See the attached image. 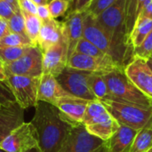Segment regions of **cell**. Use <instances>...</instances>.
Instances as JSON below:
<instances>
[{"mask_svg": "<svg viewBox=\"0 0 152 152\" xmlns=\"http://www.w3.org/2000/svg\"><path fill=\"white\" fill-rule=\"evenodd\" d=\"M35 127L42 152H58L74 126L51 103L39 101L30 121Z\"/></svg>", "mask_w": 152, "mask_h": 152, "instance_id": "obj_1", "label": "cell"}, {"mask_svg": "<svg viewBox=\"0 0 152 152\" xmlns=\"http://www.w3.org/2000/svg\"><path fill=\"white\" fill-rule=\"evenodd\" d=\"M83 37L93 43L124 69L134 58V50L123 48L115 44L97 22L96 18L87 11L84 20Z\"/></svg>", "mask_w": 152, "mask_h": 152, "instance_id": "obj_2", "label": "cell"}, {"mask_svg": "<svg viewBox=\"0 0 152 152\" xmlns=\"http://www.w3.org/2000/svg\"><path fill=\"white\" fill-rule=\"evenodd\" d=\"M103 77L111 96L110 101L152 108L151 99L146 96L130 81L125 70H115L104 74Z\"/></svg>", "mask_w": 152, "mask_h": 152, "instance_id": "obj_3", "label": "cell"}, {"mask_svg": "<svg viewBox=\"0 0 152 152\" xmlns=\"http://www.w3.org/2000/svg\"><path fill=\"white\" fill-rule=\"evenodd\" d=\"M126 0H118L95 18L97 22L115 44L123 48L134 51L126 37Z\"/></svg>", "mask_w": 152, "mask_h": 152, "instance_id": "obj_4", "label": "cell"}, {"mask_svg": "<svg viewBox=\"0 0 152 152\" xmlns=\"http://www.w3.org/2000/svg\"><path fill=\"white\" fill-rule=\"evenodd\" d=\"M102 102L120 125L137 131L142 129L152 118V108H144L114 101H102Z\"/></svg>", "mask_w": 152, "mask_h": 152, "instance_id": "obj_5", "label": "cell"}, {"mask_svg": "<svg viewBox=\"0 0 152 152\" xmlns=\"http://www.w3.org/2000/svg\"><path fill=\"white\" fill-rule=\"evenodd\" d=\"M5 152H42L37 133L33 125L23 123L14 129L1 143Z\"/></svg>", "mask_w": 152, "mask_h": 152, "instance_id": "obj_6", "label": "cell"}, {"mask_svg": "<svg viewBox=\"0 0 152 152\" xmlns=\"http://www.w3.org/2000/svg\"><path fill=\"white\" fill-rule=\"evenodd\" d=\"M5 81L13 94L16 102L22 109L26 110L37 105L40 77L7 75Z\"/></svg>", "mask_w": 152, "mask_h": 152, "instance_id": "obj_7", "label": "cell"}, {"mask_svg": "<svg viewBox=\"0 0 152 152\" xmlns=\"http://www.w3.org/2000/svg\"><path fill=\"white\" fill-rule=\"evenodd\" d=\"M91 73L66 67L56 78L63 89L72 96L86 101H94L96 98L93 94L88 84Z\"/></svg>", "mask_w": 152, "mask_h": 152, "instance_id": "obj_8", "label": "cell"}, {"mask_svg": "<svg viewBox=\"0 0 152 152\" xmlns=\"http://www.w3.org/2000/svg\"><path fill=\"white\" fill-rule=\"evenodd\" d=\"M5 75L40 77L43 74V53L38 46H31L20 59L4 64Z\"/></svg>", "mask_w": 152, "mask_h": 152, "instance_id": "obj_9", "label": "cell"}, {"mask_svg": "<svg viewBox=\"0 0 152 152\" xmlns=\"http://www.w3.org/2000/svg\"><path fill=\"white\" fill-rule=\"evenodd\" d=\"M107 142L91 134L81 123L74 126L58 152H94Z\"/></svg>", "mask_w": 152, "mask_h": 152, "instance_id": "obj_10", "label": "cell"}, {"mask_svg": "<svg viewBox=\"0 0 152 152\" xmlns=\"http://www.w3.org/2000/svg\"><path fill=\"white\" fill-rule=\"evenodd\" d=\"M67 67L102 75L115 70H125L110 59L92 57L77 52H74L69 57Z\"/></svg>", "mask_w": 152, "mask_h": 152, "instance_id": "obj_11", "label": "cell"}, {"mask_svg": "<svg viewBox=\"0 0 152 152\" xmlns=\"http://www.w3.org/2000/svg\"><path fill=\"white\" fill-rule=\"evenodd\" d=\"M125 73L141 92L152 100V70L146 60L134 57L125 68Z\"/></svg>", "mask_w": 152, "mask_h": 152, "instance_id": "obj_12", "label": "cell"}, {"mask_svg": "<svg viewBox=\"0 0 152 152\" xmlns=\"http://www.w3.org/2000/svg\"><path fill=\"white\" fill-rule=\"evenodd\" d=\"M68 45L65 38L43 52V74L57 77L68 65Z\"/></svg>", "mask_w": 152, "mask_h": 152, "instance_id": "obj_13", "label": "cell"}, {"mask_svg": "<svg viewBox=\"0 0 152 152\" xmlns=\"http://www.w3.org/2000/svg\"><path fill=\"white\" fill-rule=\"evenodd\" d=\"M86 11L68 13L63 23V35L68 45L69 57L75 52L78 41L83 37L84 20Z\"/></svg>", "mask_w": 152, "mask_h": 152, "instance_id": "obj_14", "label": "cell"}, {"mask_svg": "<svg viewBox=\"0 0 152 152\" xmlns=\"http://www.w3.org/2000/svg\"><path fill=\"white\" fill-rule=\"evenodd\" d=\"M24 123V109L17 102L0 107V145L19 126Z\"/></svg>", "mask_w": 152, "mask_h": 152, "instance_id": "obj_15", "label": "cell"}, {"mask_svg": "<svg viewBox=\"0 0 152 152\" xmlns=\"http://www.w3.org/2000/svg\"><path fill=\"white\" fill-rule=\"evenodd\" d=\"M89 102L91 101L69 96L61 99L54 104V106L58 108L61 116L67 121L76 126L83 123L86 110Z\"/></svg>", "mask_w": 152, "mask_h": 152, "instance_id": "obj_16", "label": "cell"}, {"mask_svg": "<svg viewBox=\"0 0 152 152\" xmlns=\"http://www.w3.org/2000/svg\"><path fill=\"white\" fill-rule=\"evenodd\" d=\"M72 96L60 85L57 78L49 74H42L38 86V102H45L54 105L62 98Z\"/></svg>", "mask_w": 152, "mask_h": 152, "instance_id": "obj_17", "label": "cell"}, {"mask_svg": "<svg viewBox=\"0 0 152 152\" xmlns=\"http://www.w3.org/2000/svg\"><path fill=\"white\" fill-rule=\"evenodd\" d=\"M63 38V23L52 18L43 21L38 36L37 46L43 53L61 42Z\"/></svg>", "mask_w": 152, "mask_h": 152, "instance_id": "obj_18", "label": "cell"}, {"mask_svg": "<svg viewBox=\"0 0 152 152\" xmlns=\"http://www.w3.org/2000/svg\"><path fill=\"white\" fill-rule=\"evenodd\" d=\"M85 126L91 134L102 139L104 142H108L118 129L119 123L109 111H107L103 115L94 118Z\"/></svg>", "mask_w": 152, "mask_h": 152, "instance_id": "obj_19", "label": "cell"}, {"mask_svg": "<svg viewBox=\"0 0 152 152\" xmlns=\"http://www.w3.org/2000/svg\"><path fill=\"white\" fill-rule=\"evenodd\" d=\"M137 130L120 125L116 133L107 142L108 152H129L137 134Z\"/></svg>", "mask_w": 152, "mask_h": 152, "instance_id": "obj_20", "label": "cell"}, {"mask_svg": "<svg viewBox=\"0 0 152 152\" xmlns=\"http://www.w3.org/2000/svg\"><path fill=\"white\" fill-rule=\"evenodd\" d=\"M152 30V20L138 17L134 28L129 36L128 42L130 45L135 49L140 46Z\"/></svg>", "mask_w": 152, "mask_h": 152, "instance_id": "obj_21", "label": "cell"}, {"mask_svg": "<svg viewBox=\"0 0 152 152\" xmlns=\"http://www.w3.org/2000/svg\"><path fill=\"white\" fill-rule=\"evenodd\" d=\"M152 149V118L140 130H138L129 152H148Z\"/></svg>", "mask_w": 152, "mask_h": 152, "instance_id": "obj_22", "label": "cell"}, {"mask_svg": "<svg viewBox=\"0 0 152 152\" xmlns=\"http://www.w3.org/2000/svg\"><path fill=\"white\" fill-rule=\"evenodd\" d=\"M89 87L97 100L110 101L111 96L102 74L91 73L88 78Z\"/></svg>", "mask_w": 152, "mask_h": 152, "instance_id": "obj_23", "label": "cell"}, {"mask_svg": "<svg viewBox=\"0 0 152 152\" xmlns=\"http://www.w3.org/2000/svg\"><path fill=\"white\" fill-rule=\"evenodd\" d=\"M150 0H126V32L127 39L140 15L144 4Z\"/></svg>", "mask_w": 152, "mask_h": 152, "instance_id": "obj_24", "label": "cell"}, {"mask_svg": "<svg viewBox=\"0 0 152 152\" xmlns=\"http://www.w3.org/2000/svg\"><path fill=\"white\" fill-rule=\"evenodd\" d=\"M21 12L23 13L24 20H25L26 35L30 39L32 44L35 46H37L38 36H39V32H40L43 21L40 20V18L37 14H33V13H30L22 10Z\"/></svg>", "mask_w": 152, "mask_h": 152, "instance_id": "obj_25", "label": "cell"}, {"mask_svg": "<svg viewBox=\"0 0 152 152\" xmlns=\"http://www.w3.org/2000/svg\"><path fill=\"white\" fill-rule=\"evenodd\" d=\"M31 46H2L0 45V61L4 64L11 63L23 56Z\"/></svg>", "mask_w": 152, "mask_h": 152, "instance_id": "obj_26", "label": "cell"}, {"mask_svg": "<svg viewBox=\"0 0 152 152\" xmlns=\"http://www.w3.org/2000/svg\"><path fill=\"white\" fill-rule=\"evenodd\" d=\"M75 52H77V53H80L83 54H86V55H89L92 57H96V58H101V59H110L111 60L110 57H109L107 54H105L102 50H100L97 46H95L93 43H91L90 41H88L85 37H82L78 41Z\"/></svg>", "mask_w": 152, "mask_h": 152, "instance_id": "obj_27", "label": "cell"}, {"mask_svg": "<svg viewBox=\"0 0 152 152\" xmlns=\"http://www.w3.org/2000/svg\"><path fill=\"white\" fill-rule=\"evenodd\" d=\"M108 110H107L106 107L104 106V104L102 102V101L96 99L94 101L89 102V103L86 107V110L83 124L84 125L88 124L90 121L94 120L96 118H99L100 116L103 115Z\"/></svg>", "mask_w": 152, "mask_h": 152, "instance_id": "obj_28", "label": "cell"}, {"mask_svg": "<svg viewBox=\"0 0 152 152\" xmlns=\"http://www.w3.org/2000/svg\"><path fill=\"white\" fill-rule=\"evenodd\" d=\"M2 46H35L30 39L21 34L10 32L0 40Z\"/></svg>", "mask_w": 152, "mask_h": 152, "instance_id": "obj_29", "label": "cell"}, {"mask_svg": "<svg viewBox=\"0 0 152 152\" xmlns=\"http://www.w3.org/2000/svg\"><path fill=\"white\" fill-rule=\"evenodd\" d=\"M10 32L18 33L21 35H26L25 30V20L21 10H18L9 20H8ZM28 37V36H27Z\"/></svg>", "mask_w": 152, "mask_h": 152, "instance_id": "obj_30", "label": "cell"}, {"mask_svg": "<svg viewBox=\"0 0 152 152\" xmlns=\"http://www.w3.org/2000/svg\"><path fill=\"white\" fill-rule=\"evenodd\" d=\"M48 7L51 15L53 19L63 16L67 13L69 7V0H50L48 3Z\"/></svg>", "mask_w": 152, "mask_h": 152, "instance_id": "obj_31", "label": "cell"}, {"mask_svg": "<svg viewBox=\"0 0 152 152\" xmlns=\"http://www.w3.org/2000/svg\"><path fill=\"white\" fill-rule=\"evenodd\" d=\"M134 57H139L143 60H149L152 54V30L142 43V45L136 47L134 51Z\"/></svg>", "mask_w": 152, "mask_h": 152, "instance_id": "obj_32", "label": "cell"}, {"mask_svg": "<svg viewBox=\"0 0 152 152\" xmlns=\"http://www.w3.org/2000/svg\"><path fill=\"white\" fill-rule=\"evenodd\" d=\"M117 1L118 0H93L86 11L94 17H97Z\"/></svg>", "mask_w": 152, "mask_h": 152, "instance_id": "obj_33", "label": "cell"}, {"mask_svg": "<svg viewBox=\"0 0 152 152\" xmlns=\"http://www.w3.org/2000/svg\"><path fill=\"white\" fill-rule=\"evenodd\" d=\"M15 102V97L6 81L0 80V106H7Z\"/></svg>", "mask_w": 152, "mask_h": 152, "instance_id": "obj_34", "label": "cell"}, {"mask_svg": "<svg viewBox=\"0 0 152 152\" xmlns=\"http://www.w3.org/2000/svg\"><path fill=\"white\" fill-rule=\"evenodd\" d=\"M92 1L93 0H70L69 7L67 12V14L86 11V9L92 3Z\"/></svg>", "mask_w": 152, "mask_h": 152, "instance_id": "obj_35", "label": "cell"}, {"mask_svg": "<svg viewBox=\"0 0 152 152\" xmlns=\"http://www.w3.org/2000/svg\"><path fill=\"white\" fill-rule=\"evenodd\" d=\"M20 9V8H16L11 4L4 0H0V17L1 18H4L8 20Z\"/></svg>", "mask_w": 152, "mask_h": 152, "instance_id": "obj_36", "label": "cell"}, {"mask_svg": "<svg viewBox=\"0 0 152 152\" xmlns=\"http://www.w3.org/2000/svg\"><path fill=\"white\" fill-rule=\"evenodd\" d=\"M20 8L22 11L37 14V5L32 1V0H17Z\"/></svg>", "mask_w": 152, "mask_h": 152, "instance_id": "obj_37", "label": "cell"}, {"mask_svg": "<svg viewBox=\"0 0 152 152\" xmlns=\"http://www.w3.org/2000/svg\"><path fill=\"white\" fill-rule=\"evenodd\" d=\"M37 15L40 18L42 21L48 20L52 19V15L48 7V4H44V5H38L37 10Z\"/></svg>", "mask_w": 152, "mask_h": 152, "instance_id": "obj_38", "label": "cell"}, {"mask_svg": "<svg viewBox=\"0 0 152 152\" xmlns=\"http://www.w3.org/2000/svg\"><path fill=\"white\" fill-rule=\"evenodd\" d=\"M139 17L142 18H147V19H151L152 20V0L148 1L144 6L142 7ZM138 19V18H137Z\"/></svg>", "mask_w": 152, "mask_h": 152, "instance_id": "obj_39", "label": "cell"}, {"mask_svg": "<svg viewBox=\"0 0 152 152\" xmlns=\"http://www.w3.org/2000/svg\"><path fill=\"white\" fill-rule=\"evenodd\" d=\"M10 33L8 20L0 17V40Z\"/></svg>", "mask_w": 152, "mask_h": 152, "instance_id": "obj_40", "label": "cell"}, {"mask_svg": "<svg viewBox=\"0 0 152 152\" xmlns=\"http://www.w3.org/2000/svg\"><path fill=\"white\" fill-rule=\"evenodd\" d=\"M6 79V75L4 72V63L0 61V80L1 81H5Z\"/></svg>", "mask_w": 152, "mask_h": 152, "instance_id": "obj_41", "label": "cell"}, {"mask_svg": "<svg viewBox=\"0 0 152 152\" xmlns=\"http://www.w3.org/2000/svg\"><path fill=\"white\" fill-rule=\"evenodd\" d=\"M37 6L38 5H44V4H48L49 0H32Z\"/></svg>", "mask_w": 152, "mask_h": 152, "instance_id": "obj_42", "label": "cell"}, {"mask_svg": "<svg viewBox=\"0 0 152 152\" xmlns=\"http://www.w3.org/2000/svg\"><path fill=\"white\" fill-rule=\"evenodd\" d=\"M4 1H5V2H7V3H9V4H11L12 5H13V6L16 7V8H20L17 0H4Z\"/></svg>", "mask_w": 152, "mask_h": 152, "instance_id": "obj_43", "label": "cell"}, {"mask_svg": "<svg viewBox=\"0 0 152 152\" xmlns=\"http://www.w3.org/2000/svg\"><path fill=\"white\" fill-rule=\"evenodd\" d=\"M107 142L103 145V146H102L101 148H99L98 150H96L95 151H94V152H106L107 151Z\"/></svg>", "mask_w": 152, "mask_h": 152, "instance_id": "obj_44", "label": "cell"}, {"mask_svg": "<svg viewBox=\"0 0 152 152\" xmlns=\"http://www.w3.org/2000/svg\"><path fill=\"white\" fill-rule=\"evenodd\" d=\"M147 63H148L149 67L151 68V69L152 70V59L151 58H150L149 60H147Z\"/></svg>", "mask_w": 152, "mask_h": 152, "instance_id": "obj_45", "label": "cell"}, {"mask_svg": "<svg viewBox=\"0 0 152 152\" xmlns=\"http://www.w3.org/2000/svg\"><path fill=\"white\" fill-rule=\"evenodd\" d=\"M0 152H5L4 150H2V149H0Z\"/></svg>", "mask_w": 152, "mask_h": 152, "instance_id": "obj_46", "label": "cell"}, {"mask_svg": "<svg viewBox=\"0 0 152 152\" xmlns=\"http://www.w3.org/2000/svg\"><path fill=\"white\" fill-rule=\"evenodd\" d=\"M148 152H152V149H151V150H150Z\"/></svg>", "mask_w": 152, "mask_h": 152, "instance_id": "obj_47", "label": "cell"}, {"mask_svg": "<svg viewBox=\"0 0 152 152\" xmlns=\"http://www.w3.org/2000/svg\"><path fill=\"white\" fill-rule=\"evenodd\" d=\"M151 59H152V54H151Z\"/></svg>", "mask_w": 152, "mask_h": 152, "instance_id": "obj_48", "label": "cell"}, {"mask_svg": "<svg viewBox=\"0 0 152 152\" xmlns=\"http://www.w3.org/2000/svg\"><path fill=\"white\" fill-rule=\"evenodd\" d=\"M107 149H108V148H107ZM106 152H108V150H107V151H106Z\"/></svg>", "mask_w": 152, "mask_h": 152, "instance_id": "obj_49", "label": "cell"}, {"mask_svg": "<svg viewBox=\"0 0 152 152\" xmlns=\"http://www.w3.org/2000/svg\"><path fill=\"white\" fill-rule=\"evenodd\" d=\"M69 1H70V0H69Z\"/></svg>", "mask_w": 152, "mask_h": 152, "instance_id": "obj_50", "label": "cell"}, {"mask_svg": "<svg viewBox=\"0 0 152 152\" xmlns=\"http://www.w3.org/2000/svg\"><path fill=\"white\" fill-rule=\"evenodd\" d=\"M0 107H1V106H0Z\"/></svg>", "mask_w": 152, "mask_h": 152, "instance_id": "obj_51", "label": "cell"}]
</instances>
